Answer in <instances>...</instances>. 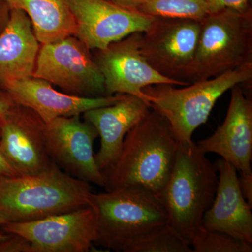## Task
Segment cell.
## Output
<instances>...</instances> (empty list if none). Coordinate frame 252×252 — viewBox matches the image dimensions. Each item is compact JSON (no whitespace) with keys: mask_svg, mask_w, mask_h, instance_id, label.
Listing matches in <instances>:
<instances>
[{"mask_svg":"<svg viewBox=\"0 0 252 252\" xmlns=\"http://www.w3.org/2000/svg\"><path fill=\"white\" fill-rule=\"evenodd\" d=\"M139 11L153 17L199 21L209 14L205 0H149Z\"/></svg>","mask_w":252,"mask_h":252,"instance_id":"21","label":"cell"},{"mask_svg":"<svg viewBox=\"0 0 252 252\" xmlns=\"http://www.w3.org/2000/svg\"><path fill=\"white\" fill-rule=\"evenodd\" d=\"M67 1L77 22L76 36L90 50H103L133 33L143 32L155 18L108 0Z\"/></svg>","mask_w":252,"mask_h":252,"instance_id":"13","label":"cell"},{"mask_svg":"<svg viewBox=\"0 0 252 252\" xmlns=\"http://www.w3.org/2000/svg\"><path fill=\"white\" fill-rule=\"evenodd\" d=\"M9 6L27 14L41 44L77 34V22L67 0H11Z\"/></svg>","mask_w":252,"mask_h":252,"instance_id":"19","label":"cell"},{"mask_svg":"<svg viewBox=\"0 0 252 252\" xmlns=\"http://www.w3.org/2000/svg\"><path fill=\"white\" fill-rule=\"evenodd\" d=\"M230 100L223 124L196 144L204 154H219L240 173L252 172V101L240 85L230 89Z\"/></svg>","mask_w":252,"mask_h":252,"instance_id":"14","label":"cell"},{"mask_svg":"<svg viewBox=\"0 0 252 252\" xmlns=\"http://www.w3.org/2000/svg\"><path fill=\"white\" fill-rule=\"evenodd\" d=\"M238 179L241 193L249 205L252 207V172L241 173Z\"/></svg>","mask_w":252,"mask_h":252,"instance_id":"25","label":"cell"},{"mask_svg":"<svg viewBox=\"0 0 252 252\" xmlns=\"http://www.w3.org/2000/svg\"><path fill=\"white\" fill-rule=\"evenodd\" d=\"M6 4L5 2H2V1H0V14L2 13L3 10L4 9V6H6Z\"/></svg>","mask_w":252,"mask_h":252,"instance_id":"30","label":"cell"},{"mask_svg":"<svg viewBox=\"0 0 252 252\" xmlns=\"http://www.w3.org/2000/svg\"><path fill=\"white\" fill-rule=\"evenodd\" d=\"M140 36L141 32L133 33L98 51L94 61L103 75L107 95L130 94L147 102L142 91L147 86L189 85V83L165 77L146 61L141 54Z\"/></svg>","mask_w":252,"mask_h":252,"instance_id":"11","label":"cell"},{"mask_svg":"<svg viewBox=\"0 0 252 252\" xmlns=\"http://www.w3.org/2000/svg\"><path fill=\"white\" fill-rule=\"evenodd\" d=\"M178 147L170 124L152 109L127 132L119 157L103 172L104 189L132 187L158 196L171 174Z\"/></svg>","mask_w":252,"mask_h":252,"instance_id":"1","label":"cell"},{"mask_svg":"<svg viewBox=\"0 0 252 252\" xmlns=\"http://www.w3.org/2000/svg\"><path fill=\"white\" fill-rule=\"evenodd\" d=\"M200 35L184 81L217 77L252 63V14L225 9L200 20Z\"/></svg>","mask_w":252,"mask_h":252,"instance_id":"5","label":"cell"},{"mask_svg":"<svg viewBox=\"0 0 252 252\" xmlns=\"http://www.w3.org/2000/svg\"><path fill=\"white\" fill-rule=\"evenodd\" d=\"M209 14L219 12L225 9L245 12L250 9L249 0H205Z\"/></svg>","mask_w":252,"mask_h":252,"instance_id":"24","label":"cell"},{"mask_svg":"<svg viewBox=\"0 0 252 252\" xmlns=\"http://www.w3.org/2000/svg\"><path fill=\"white\" fill-rule=\"evenodd\" d=\"M0 88H1V87H0Z\"/></svg>","mask_w":252,"mask_h":252,"instance_id":"32","label":"cell"},{"mask_svg":"<svg viewBox=\"0 0 252 252\" xmlns=\"http://www.w3.org/2000/svg\"><path fill=\"white\" fill-rule=\"evenodd\" d=\"M11 176L18 175L5 160L0 150V178L2 177H11Z\"/></svg>","mask_w":252,"mask_h":252,"instance_id":"28","label":"cell"},{"mask_svg":"<svg viewBox=\"0 0 252 252\" xmlns=\"http://www.w3.org/2000/svg\"><path fill=\"white\" fill-rule=\"evenodd\" d=\"M97 221L94 245L122 251L132 239L168 223V215L157 195L138 188L92 193Z\"/></svg>","mask_w":252,"mask_h":252,"instance_id":"6","label":"cell"},{"mask_svg":"<svg viewBox=\"0 0 252 252\" xmlns=\"http://www.w3.org/2000/svg\"><path fill=\"white\" fill-rule=\"evenodd\" d=\"M6 220H4V218H3L2 217L0 216V226H1V225L4 224V223H6ZM6 233H4L1 232V233H0V240H1V239L4 238L5 237H6Z\"/></svg>","mask_w":252,"mask_h":252,"instance_id":"29","label":"cell"},{"mask_svg":"<svg viewBox=\"0 0 252 252\" xmlns=\"http://www.w3.org/2000/svg\"><path fill=\"white\" fill-rule=\"evenodd\" d=\"M0 252H34V249L24 237L6 233V237L0 240Z\"/></svg>","mask_w":252,"mask_h":252,"instance_id":"23","label":"cell"},{"mask_svg":"<svg viewBox=\"0 0 252 252\" xmlns=\"http://www.w3.org/2000/svg\"><path fill=\"white\" fill-rule=\"evenodd\" d=\"M121 252H193L189 240L169 223L132 239Z\"/></svg>","mask_w":252,"mask_h":252,"instance_id":"20","label":"cell"},{"mask_svg":"<svg viewBox=\"0 0 252 252\" xmlns=\"http://www.w3.org/2000/svg\"><path fill=\"white\" fill-rule=\"evenodd\" d=\"M90 184L57 165L27 176L0 178V216L9 222H28L91 206Z\"/></svg>","mask_w":252,"mask_h":252,"instance_id":"2","label":"cell"},{"mask_svg":"<svg viewBox=\"0 0 252 252\" xmlns=\"http://www.w3.org/2000/svg\"><path fill=\"white\" fill-rule=\"evenodd\" d=\"M151 109L143 99L124 94L116 103L84 113V120L95 127L100 137V148L94 157L101 171L115 162L127 132L142 122Z\"/></svg>","mask_w":252,"mask_h":252,"instance_id":"17","label":"cell"},{"mask_svg":"<svg viewBox=\"0 0 252 252\" xmlns=\"http://www.w3.org/2000/svg\"><path fill=\"white\" fill-rule=\"evenodd\" d=\"M4 233L29 240L34 252H88L94 248L97 221L91 206L28 222L1 225Z\"/></svg>","mask_w":252,"mask_h":252,"instance_id":"9","label":"cell"},{"mask_svg":"<svg viewBox=\"0 0 252 252\" xmlns=\"http://www.w3.org/2000/svg\"><path fill=\"white\" fill-rule=\"evenodd\" d=\"M11 0H0V1H2V2H5L6 4L8 5L9 4V3L11 2Z\"/></svg>","mask_w":252,"mask_h":252,"instance_id":"31","label":"cell"},{"mask_svg":"<svg viewBox=\"0 0 252 252\" xmlns=\"http://www.w3.org/2000/svg\"><path fill=\"white\" fill-rule=\"evenodd\" d=\"M45 125L34 111L18 104L0 122V150L18 176L56 166L48 152Z\"/></svg>","mask_w":252,"mask_h":252,"instance_id":"12","label":"cell"},{"mask_svg":"<svg viewBox=\"0 0 252 252\" xmlns=\"http://www.w3.org/2000/svg\"><path fill=\"white\" fill-rule=\"evenodd\" d=\"M193 252H252V244L215 230L199 228L189 240Z\"/></svg>","mask_w":252,"mask_h":252,"instance_id":"22","label":"cell"},{"mask_svg":"<svg viewBox=\"0 0 252 252\" xmlns=\"http://www.w3.org/2000/svg\"><path fill=\"white\" fill-rule=\"evenodd\" d=\"M0 87L18 105L34 111L45 124L57 118L80 115L90 109L111 105L124 94L86 97L63 94L54 89L49 81L33 77L2 81Z\"/></svg>","mask_w":252,"mask_h":252,"instance_id":"15","label":"cell"},{"mask_svg":"<svg viewBox=\"0 0 252 252\" xmlns=\"http://www.w3.org/2000/svg\"><path fill=\"white\" fill-rule=\"evenodd\" d=\"M108 1L124 9L139 11L141 7L144 6L149 0H108Z\"/></svg>","mask_w":252,"mask_h":252,"instance_id":"27","label":"cell"},{"mask_svg":"<svg viewBox=\"0 0 252 252\" xmlns=\"http://www.w3.org/2000/svg\"><path fill=\"white\" fill-rule=\"evenodd\" d=\"M252 79V63L217 77L189 85L157 84L144 88L151 109L166 119L179 142L193 140L195 130L206 123L219 99L236 85Z\"/></svg>","mask_w":252,"mask_h":252,"instance_id":"4","label":"cell"},{"mask_svg":"<svg viewBox=\"0 0 252 252\" xmlns=\"http://www.w3.org/2000/svg\"><path fill=\"white\" fill-rule=\"evenodd\" d=\"M46 146L51 160L63 172L89 184L105 187L103 172L95 160L94 144L98 132L80 115L59 117L45 125Z\"/></svg>","mask_w":252,"mask_h":252,"instance_id":"10","label":"cell"},{"mask_svg":"<svg viewBox=\"0 0 252 252\" xmlns=\"http://www.w3.org/2000/svg\"><path fill=\"white\" fill-rule=\"evenodd\" d=\"M218 172L193 140L179 142L175 163L166 185L158 195L168 223L187 238L202 227L218 185Z\"/></svg>","mask_w":252,"mask_h":252,"instance_id":"3","label":"cell"},{"mask_svg":"<svg viewBox=\"0 0 252 252\" xmlns=\"http://www.w3.org/2000/svg\"><path fill=\"white\" fill-rule=\"evenodd\" d=\"M16 104L8 93L3 89L0 90V122L14 109Z\"/></svg>","mask_w":252,"mask_h":252,"instance_id":"26","label":"cell"},{"mask_svg":"<svg viewBox=\"0 0 252 252\" xmlns=\"http://www.w3.org/2000/svg\"><path fill=\"white\" fill-rule=\"evenodd\" d=\"M215 166L219 179L216 195L204 215L202 226L252 244V207L240 190L238 170L222 158Z\"/></svg>","mask_w":252,"mask_h":252,"instance_id":"16","label":"cell"},{"mask_svg":"<svg viewBox=\"0 0 252 252\" xmlns=\"http://www.w3.org/2000/svg\"><path fill=\"white\" fill-rule=\"evenodd\" d=\"M39 43L27 14L9 7L7 23L0 34V84L32 77Z\"/></svg>","mask_w":252,"mask_h":252,"instance_id":"18","label":"cell"},{"mask_svg":"<svg viewBox=\"0 0 252 252\" xmlns=\"http://www.w3.org/2000/svg\"><path fill=\"white\" fill-rule=\"evenodd\" d=\"M200 27V20L155 17L141 32V54L162 75L186 82L184 78L196 51Z\"/></svg>","mask_w":252,"mask_h":252,"instance_id":"8","label":"cell"},{"mask_svg":"<svg viewBox=\"0 0 252 252\" xmlns=\"http://www.w3.org/2000/svg\"><path fill=\"white\" fill-rule=\"evenodd\" d=\"M32 77L49 81L74 95L107 96L103 75L91 57L90 49L76 36L42 44Z\"/></svg>","mask_w":252,"mask_h":252,"instance_id":"7","label":"cell"}]
</instances>
